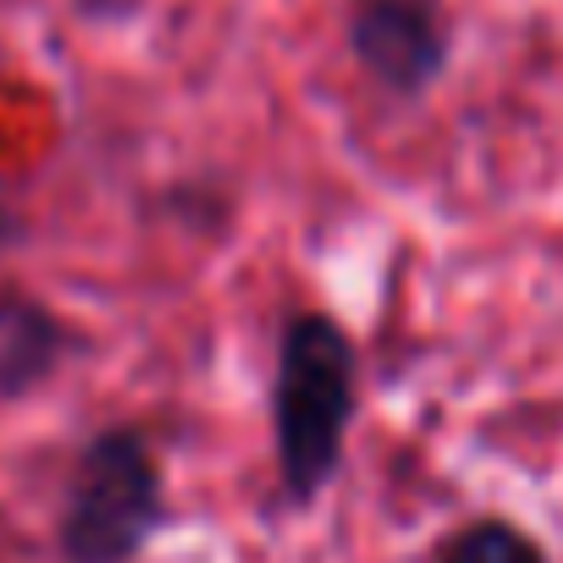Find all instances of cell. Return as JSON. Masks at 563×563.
<instances>
[{"label":"cell","instance_id":"6da1fadb","mask_svg":"<svg viewBox=\"0 0 563 563\" xmlns=\"http://www.w3.org/2000/svg\"><path fill=\"white\" fill-rule=\"evenodd\" d=\"M360 404V354L354 338L332 316H288L276 343V382H271V431H276V475L288 503H316L349 448Z\"/></svg>","mask_w":563,"mask_h":563},{"label":"cell","instance_id":"7a4b0ae2","mask_svg":"<svg viewBox=\"0 0 563 563\" xmlns=\"http://www.w3.org/2000/svg\"><path fill=\"white\" fill-rule=\"evenodd\" d=\"M166 525V486L155 448L133 426L100 431L67 481L62 503V558L67 563H133Z\"/></svg>","mask_w":563,"mask_h":563},{"label":"cell","instance_id":"3957f363","mask_svg":"<svg viewBox=\"0 0 563 563\" xmlns=\"http://www.w3.org/2000/svg\"><path fill=\"white\" fill-rule=\"evenodd\" d=\"M349 51L376 89L420 100L453 56V29L437 0H360L349 18Z\"/></svg>","mask_w":563,"mask_h":563},{"label":"cell","instance_id":"277c9868","mask_svg":"<svg viewBox=\"0 0 563 563\" xmlns=\"http://www.w3.org/2000/svg\"><path fill=\"white\" fill-rule=\"evenodd\" d=\"M67 343V327L45 305L0 294V398H23L29 387H40L62 365Z\"/></svg>","mask_w":563,"mask_h":563},{"label":"cell","instance_id":"5b68a950","mask_svg":"<svg viewBox=\"0 0 563 563\" xmlns=\"http://www.w3.org/2000/svg\"><path fill=\"white\" fill-rule=\"evenodd\" d=\"M437 563H552V558H547V547L530 530H519L514 519L492 514V519H475L459 536H448Z\"/></svg>","mask_w":563,"mask_h":563}]
</instances>
